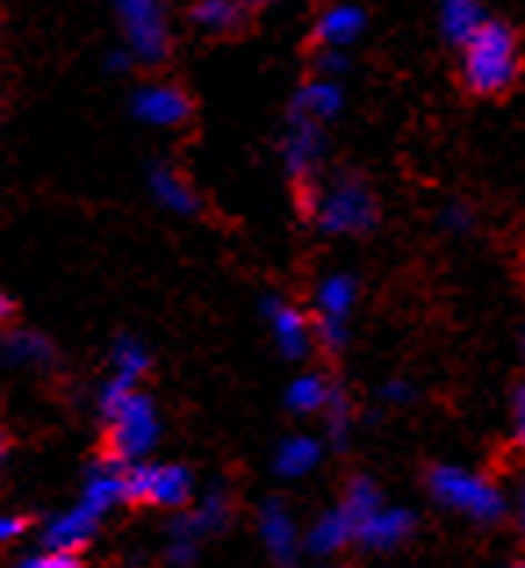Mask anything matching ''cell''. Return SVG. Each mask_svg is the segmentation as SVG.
I'll return each mask as SVG.
<instances>
[{
  "label": "cell",
  "mask_w": 525,
  "mask_h": 568,
  "mask_svg": "<svg viewBox=\"0 0 525 568\" xmlns=\"http://www.w3.org/2000/svg\"><path fill=\"white\" fill-rule=\"evenodd\" d=\"M504 568H525V558H518V561H512V565H504Z\"/></svg>",
  "instance_id": "cell-40"
},
{
  "label": "cell",
  "mask_w": 525,
  "mask_h": 568,
  "mask_svg": "<svg viewBox=\"0 0 525 568\" xmlns=\"http://www.w3.org/2000/svg\"><path fill=\"white\" fill-rule=\"evenodd\" d=\"M313 568H346V565H339L335 558H324V561H317V565H313Z\"/></svg>",
  "instance_id": "cell-37"
},
{
  "label": "cell",
  "mask_w": 525,
  "mask_h": 568,
  "mask_svg": "<svg viewBox=\"0 0 525 568\" xmlns=\"http://www.w3.org/2000/svg\"><path fill=\"white\" fill-rule=\"evenodd\" d=\"M512 515H515V529H518L522 544H525V478H522V483H518V489H515V504H512Z\"/></svg>",
  "instance_id": "cell-33"
},
{
  "label": "cell",
  "mask_w": 525,
  "mask_h": 568,
  "mask_svg": "<svg viewBox=\"0 0 525 568\" xmlns=\"http://www.w3.org/2000/svg\"><path fill=\"white\" fill-rule=\"evenodd\" d=\"M263 321L270 327V335H274V346L281 349V356H289V361H306L313 346H317V342H313V321L284 295L263 298Z\"/></svg>",
  "instance_id": "cell-9"
},
{
  "label": "cell",
  "mask_w": 525,
  "mask_h": 568,
  "mask_svg": "<svg viewBox=\"0 0 525 568\" xmlns=\"http://www.w3.org/2000/svg\"><path fill=\"white\" fill-rule=\"evenodd\" d=\"M98 414L104 425V457L119 460V465H133L155 450L162 417L155 399L141 393V385L104 378L98 388Z\"/></svg>",
  "instance_id": "cell-1"
},
{
  "label": "cell",
  "mask_w": 525,
  "mask_h": 568,
  "mask_svg": "<svg viewBox=\"0 0 525 568\" xmlns=\"http://www.w3.org/2000/svg\"><path fill=\"white\" fill-rule=\"evenodd\" d=\"M26 526L29 521L22 515H14V511H0V547H8L14 540H22L26 536Z\"/></svg>",
  "instance_id": "cell-31"
},
{
  "label": "cell",
  "mask_w": 525,
  "mask_h": 568,
  "mask_svg": "<svg viewBox=\"0 0 525 568\" xmlns=\"http://www.w3.org/2000/svg\"><path fill=\"white\" fill-rule=\"evenodd\" d=\"M425 489L436 507L472 521L478 529H497L512 515V497L489 475L464 465H436L425 475Z\"/></svg>",
  "instance_id": "cell-3"
},
{
  "label": "cell",
  "mask_w": 525,
  "mask_h": 568,
  "mask_svg": "<svg viewBox=\"0 0 525 568\" xmlns=\"http://www.w3.org/2000/svg\"><path fill=\"white\" fill-rule=\"evenodd\" d=\"M245 19V4L242 0H199V4L191 8V22L202 29V33H213V37H223L238 29Z\"/></svg>",
  "instance_id": "cell-24"
},
{
  "label": "cell",
  "mask_w": 525,
  "mask_h": 568,
  "mask_svg": "<svg viewBox=\"0 0 525 568\" xmlns=\"http://www.w3.org/2000/svg\"><path fill=\"white\" fill-rule=\"evenodd\" d=\"M332 393H335L332 378L321 375V371H303V375H295L289 388H284V403H289V410L299 417H321Z\"/></svg>",
  "instance_id": "cell-21"
},
{
  "label": "cell",
  "mask_w": 525,
  "mask_h": 568,
  "mask_svg": "<svg viewBox=\"0 0 525 568\" xmlns=\"http://www.w3.org/2000/svg\"><path fill=\"white\" fill-rule=\"evenodd\" d=\"M8 468V436H4V428H0V475H4Z\"/></svg>",
  "instance_id": "cell-35"
},
{
  "label": "cell",
  "mask_w": 525,
  "mask_h": 568,
  "mask_svg": "<svg viewBox=\"0 0 525 568\" xmlns=\"http://www.w3.org/2000/svg\"><path fill=\"white\" fill-rule=\"evenodd\" d=\"M350 69V58L346 51H327L321 48L317 54V65H313V77H327V80H342V72Z\"/></svg>",
  "instance_id": "cell-29"
},
{
  "label": "cell",
  "mask_w": 525,
  "mask_h": 568,
  "mask_svg": "<svg viewBox=\"0 0 525 568\" xmlns=\"http://www.w3.org/2000/svg\"><path fill=\"white\" fill-rule=\"evenodd\" d=\"M184 515L194 521V529H199L205 540H213V536L228 532L231 521H234V493H231V486L228 483L205 486L199 497H194L184 507Z\"/></svg>",
  "instance_id": "cell-17"
},
{
  "label": "cell",
  "mask_w": 525,
  "mask_h": 568,
  "mask_svg": "<svg viewBox=\"0 0 525 568\" xmlns=\"http://www.w3.org/2000/svg\"><path fill=\"white\" fill-rule=\"evenodd\" d=\"M194 500V475L184 465H159V460H133L123 465V504L159 507V511H184Z\"/></svg>",
  "instance_id": "cell-5"
},
{
  "label": "cell",
  "mask_w": 525,
  "mask_h": 568,
  "mask_svg": "<svg viewBox=\"0 0 525 568\" xmlns=\"http://www.w3.org/2000/svg\"><path fill=\"white\" fill-rule=\"evenodd\" d=\"M130 65H133V54H130L127 48H123V51H112V54H109V69H115V72H127Z\"/></svg>",
  "instance_id": "cell-34"
},
{
  "label": "cell",
  "mask_w": 525,
  "mask_h": 568,
  "mask_svg": "<svg viewBox=\"0 0 525 568\" xmlns=\"http://www.w3.org/2000/svg\"><path fill=\"white\" fill-rule=\"evenodd\" d=\"M245 8H260V4H274V0H242Z\"/></svg>",
  "instance_id": "cell-39"
},
{
  "label": "cell",
  "mask_w": 525,
  "mask_h": 568,
  "mask_svg": "<svg viewBox=\"0 0 525 568\" xmlns=\"http://www.w3.org/2000/svg\"><path fill=\"white\" fill-rule=\"evenodd\" d=\"M440 19H443L446 40L461 43L478 22L486 19V14H483V0H440Z\"/></svg>",
  "instance_id": "cell-25"
},
{
  "label": "cell",
  "mask_w": 525,
  "mask_h": 568,
  "mask_svg": "<svg viewBox=\"0 0 525 568\" xmlns=\"http://www.w3.org/2000/svg\"><path fill=\"white\" fill-rule=\"evenodd\" d=\"M133 115H138L144 126L176 130L180 123H188L191 101L176 83H144L133 91Z\"/></svg>",
  "instance_id": "cell-13"
},
{
  "label": "cell",
  "mask_w": 525,
  "mask_h": 568,
  "mask_svg": "<svg viewBox=\"0 0 525 568\" xmlns=\"http://www.w3.org/2000/svg\"><path fill=\"white\" fill-rule=\"evenodd\" d=\"M256 532L260 544L277 568H295L303 558V526L289 504L281 497H270L256 511Z\"/></svg>",
  "instance_id": "cell-8"
},
{
  "label": "cell",
  "mask_w": 525,
  "mask_h": 568,
  "mask_svg": "<svg viewBox=\"0 0 525 568\" xmlns=\"http://www.w3.org/2000/svg\"><path fill=\"white\" fill-rule=\"evenodd\" d=\"M101 518L104 515L98 511V507H90L87 500H77V504H69L65 511H58V515L48 518V526H43L40 540H43V547L72 550V555H80V550L98 536Z\"/></svg>",
  "instance_id": "cell-14"
},
{
  "label": "cell",
  "mask_w": 525,
  "mask_h": 568,
  "mask_svg": "<svg viewBox=\"0 0 525 568\" xmlns=\"http://www.w3.org/2000/svg\"><path fill=\"white\" fill-rule=\"evenodd\" d=\"M14 568H83V561H80V555H72V550L40 547L37 555H26Z\"/></svg>",
  "instance_id": "cell-27"
},
{
  "label": "cell",
  "mask_w": 525,
  "mask_h": 568,
  "mask_svg": "<svg viewBox=\"0 0 525 568\" xmlns=\"http://www.w3.org/2000/svg\"><path fill=\"white\" fill-rule=\"evenodd\" d=\"M378 399L388 403V407H407V403L417 399V388L411 382H403V378H393V382H385L378 388Z\"/></svg>",
  "instance_id": "cell-30"
},
{
  "label": "cell",
  "mask_w": 525,
  "mask_h": 568,
  "mask_svg": "<svg viewBox=\"0 0 525 568\" xmlns=\"http://www.w3.org/2000/svg\"><path fill=\"white\" fill-rule=\"evenodd\" d=\"M356 310V281L350 274H324L313 292V342L339 353L350 342V317Z\"/></svg>",
  "instance_id": "cell-7"
},
{
  "label": "cell",
  "mask_w": 525,
  "mask_h": 568,
  "mask_svg": "<svg viewBox=\"0 0 525 568\" xmlns=\"http://www.w3.org/2000/svg\"><path fill=\"white\" fill-rule=\"evenodd\" d=\"M518 356H522V367H525V327H522V338H518Z\"/></svg>",
  "instance_id": "cell-38"
},
{
  "label": "cell",
  "mask_w": 525,
  "mask_h": 568,
  "mask_svg": "<svg viewBox=\"0 0 525 568\" xmlns=\"http://www.w3.org/2000/svg\"><path fill=\"white\" fill-rule=\"evenodd\" d=\"M364 26H367V14L353 0H335L317 14V26H313V40L317 48L327 51H350L353 43L364 37Z\"/></svg>",
  "instance_id": "cell-15"
},
{
  "label": "cell",
  "mask_w": 525,
  "mask_h": 568,
  "mask_svg": "<svg viewBox=\"0 0 525 568\" xmlns=\"http://www.w3.org/2000/svg\"><path fill=\"white\" fill-rule=\"evenodd\" d=\"M461 80L478 98L507 94L518 83L522 48L515 29L501 19H483L461 43Z\"/></svg>",
  "instance_id": "cell-2"
},
{
  "label": "cell",
  "mask_w": 525,
  "mask_h": 568,
  "mask_svg": "<svg viewBox=\"0 0 525 568\" xmlns=\"http://www.w3.org/2000/svg\"><path fill=\"white\" fill-rule=\"evenodd\" d=\"M440 223L450 231V234H468L472 231V213L464 205H446L443 209V216H440Z\"/></svg>",
  "instance_id": "cell-32"
},
{
  "label": "cell",
  "mask_w": 525,
  "mask_h": 568,
  "mask_svg": "<svg viewBox=\"0 0 525 568\" xmlns=\"http://www.w3.org/2000/svg\"><path fill=\"white\" fill-rule=\"evenodd\" d=\"M321 417H324V439L332 446H346L353 436V403L339 385H335L332 399H327V407L321 410Z\"/></svg>",
  "instance_id": "cell-26"
},
{
  "label": "cell",
  "mask_w": 525,
  "mask_h": 568,
  "mask_svg": "<svg viewBox=\"0 0 525 568\" xmlns=\"http://www.w3.org/2000/svg\"><path fill=\"white\" fill-rule=\"evenodd\" d=\"M205 544V536L194 529V521L184 515V511H173L170 526H166V561L173 568H191L194 561H199V550Z\"/></svg>",
  "instance_id": "cell-23"
},
{
  "label": "cell",
  "mask_w": 525,
  "mask_h": 568,
  "mask_svg": "<svg viewBox=\"0 0 525 568\" xmlns=\"http://www.w3.org/2000/svg\"><path fill=\"white\" fill-rule=\"evenodd\" d=\"M356 526H360V518L342 500L324 507V511L303 529V555L317 558V561L339 558L342 550L356 547Z\"/></svg>",
  "instance_id": "cell-10"
},
{
  "label": "cell",
  "mask_w": 525,
  "mask_h": 568,
  "mask_svg": "<svg viewBox=\"0 0 525 568\" xmlns=\"http://www.w3.org/2000/svg\"><path fill=\"white\" fill-rule=\"evenodd\" d=\"M133 62L159 65L170 54V8L166 0H112Z\"/></svg>",
  "instance_id": "cell-6"
},
{
  "label": "cell",
  "mask_w": 525,
  "mask_h": 568,
  "mask_svg": "<svg viewBox=\"0 0 525 568\" xmlns=\"http://www.w3.org/2000/svg\"><path fill=\"white\" fill-rule=\"evenodd\" d=\"M324 460V439L321 436H306V432H295V436L281 439L274 450V475L277 478H306L317 471Z\"/></svg>",
  "instance_id": "cell-19"
},
{
  "label": "cell",
  "mask_w": 525,
  "mask_h": 568,
  "mask_svg": "<svg viewBox=\"0 0 525 568\" xmlns=\"http://www.w3.org/2000/svg\"><path fill=\"white\" fill-rule=\"evenodd\" d=\"M0 361L8 367H26V371H51L58 364V353L48 335L33 332V327H14L0 338Z\"/></svg>",
  "instance_id": "cell-18"
},
{
  "label": "cell",
  "mask_w": 525,
  "mask_h": 568,
  "mask_svg": "<svg viewBox=\"0 0 525 568\" xmlns=\"http://www.w3.org/2000/svg\"><path fill=\"white\" fill-rule=\"evenodd\" d=\"M284 170L292 173V181L299 184H313L317 176L324 152H327V138H324V126L310 123V119H289V133H284Z\"/></svg>",
  "instance_id": "cell-12"
},
{
  "label": "cell",
  "mask_w": 525,
  "mask_h": 568,
  "mask_svg": "<svg viewBox=\"0 0 525 568\" xmlns=\"http://www.w3.org/2000/svg\"><path fill=\"white\" fill-rule=\"evenodd\" d=\"M310 216L324 234H367L378 223V202H374L371 187L353 173H339L324 184H310Z\"/></svg>",
  "instance_id": "cell-4"
},
{
  "label": "cell",
  "mask_w": 525,
  "mask_h": 568,
  "mask_svg": "<svg viewBox=\"0 0 525 568\" xmlns=\"http://www.w3.org/2000/svg\"><path fill=\"white\" fill-rule=\"evenodd\" d=\"M417 532V515L411 507H396V504H378L374 511H367L356 526V547L374 550V555H385V550H396Z\"/></svg>",
  "instance_id": "cell-11"
},
{
  "label": "cell",
  "mask_w": 525,
  "mask_h": 568,
  "mask_svg": "<svg viewBox=\"0 0 525 568\" xmlns=\"http://www.w3.org/2000/svg\"><path fill=\"white\" fill-rule=\"evenodd\" d=\"M342 104H346V91H342L339 80L313 77L295 91L292 115L295 119H310V123H317V126H327L332 119H339Z\"/></svg>",
  "instance_id": "cell-16"
},
{
  "label": "cell",
  "mask_w": 525,
  "mask_h": 568,
  "mask_svg": "<svg viewBox=\"0 0 525 568\" xmlns=\"http://www.w3.org/2000/svg\"><path fill=\"white\" fill-rule=\"evenodd\" d=\"M148 367H152V356H148L141 338H130V335L115 338V346L109 353V378L123 382V385H141Z\"/></svg>",
  "instance_id": "cell-22"
},
{
  "label": "cell",
  "mask_w": 525,
  "mask_h": 568,
  "mask_svg": "<svg viewBox=\"0 0 525 568\" xmlns=\"http://www.w3.org/2000/svg\"><path fill=\"white\" fill-rule=\"evenodd\" d=\"M11 310H14V306H11V298H8L4 292H0V324H8V317H11Z\"/></svg>",
  "instance_id": "cell-36"
},
{
  "label": "cell",
  "mask_w": 525,
  "mask_h": 568,
  "mask_svg": "<svg viewBox=\"0 0 525 568\" xmlns=\"http://www.w3.org/2000/svg\"><path fill=\"white\" fill-rule=\"evenodd\" d=\"M507 432H512V446L525 454V382L515 385L512 407H507Z\"/></svg>",
  "instance_id": "cell-28"
},
{
  "label": "cell",
  "mask_w": 525,
  "mask_h": 568,
  "mask_svg": "<svg viewBox=\"0 0 525 568\" xmlns=\"http://www.w3.org/2000/svg\"><path fill=\"white\" fill-rule=\"evenodd\" d=\"M148 191H152V199L162 209H170V213H176V216H194L202 209L199 191H194L184 176L170 166V162L152 166V173H148Z\"/></svg>",
  "instance_id": "cell-20"
}]
</instances>
